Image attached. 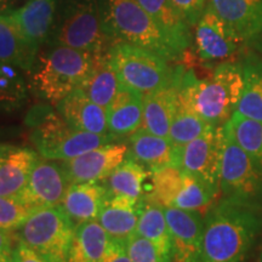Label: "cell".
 Returning <instances> with one entry per match:
<instances>
[{
    "label": "cell",
    "mask_w": 262,
    "mask_h": 262,
    "mask_svg": "<svg viewBox=\"0 0 262 262\" xmlns=\"http://www.w3.org/2000/svg\"><path fill=\"white\" fill-rule=\"evenodd\" d=\"M262 233V211L222 198L204 217L199 262H244Z\"/></svg>",
    "instance_id": "6da1fadb"
},
{
    "label": "cell",
    "mask_w": 262,
    "mask_h": 262,
    "mask_svg": "<svg viewBox=\"0 0 262 262\" xmlns=\"http://www.w3.org/2000/svg\"><path fill=\"white\" fill-rule=\"evenodd\" d=\"M244 86L243 66L222 62L211 77L198 79L193 71L182 70L179 93L203 120L212 127L224 126L237 110Z\"/></svg>",
    "instance_id": "7a4b0ae2"
},
{
    "label": "cell",
    "mask_w": 262,
    "mask_h": 262,
    "mask_svg": "<svg viewBox=\"0 0 262 262\" xmlns=\"http://www.w3.org/2000/svg\"><path fill=\"white\" fill-rule=\"evenodd\" d=\"M100 5L107 32L114 41L145 49L169 62L182 57L181 52L136 0H100Z\"/></svg>",
    "instance_id": "3957f363"
},
{
    "label": "cell",
    "mask_w": 262,
    "mask_h": 262,
    "mask_svg": "<svg viewBox=\"0 0 262 262\" xmlns=\"http://www.w3.org/2000/svg\"><path fill=\"white\" fill-rule=\"evenodd\" d=\"M26 124L32 126L31 141L39 156L50 160H70L112 142V135H98L72 127L49 106L33 107Z\"/></svg>",
    "instance_id": "277c9868"
},
{
    "label": "cell",
    "mask_w": 262,
    "mask_h": 262,
    "mask_svg": "<svg viewBox=\"0 0 262 262\" xmlns=\"http://www.w3.org/2000/svg\"><path fill=\"white\" fill-rule=\"evenodd\" d=\"M96 55L56 45L35 61L32 88L42 100L57 106L77 90L93 67Z\"/></svg>",
    "instance_id": "5b68a950"
},
{
    "label": "cell",
    "mask_w": 262,
    "mask_h": 262,
    "mask_svg": "<svg viewBox=\"0 0 262 262\" xmlns=\"http://www.w3.org/2000/svg\"><path fill=\"white\" fill-rule=\"evenodd\" d=\"M219 183L224 198L262 211V168L235 142L226 125Z\"/></svg>",
    "instance_id": "8992f818"
},
{
    "label": "cell",
    "mask_w": 262,
    "mask_h": 262,
    "mask_svg": "<svg viewBox=\"0 0 262 262\" xmlns=\"http://www.w3.org/2000/svg\"><path fill=\"white\" fill-rule=\"evenodd\" d=\"M111 63L120 83L142 95L168 86L178 75L179 66L153 52L124 41H116L108 50Z\"/></svg>",
    "instance_id": "52a82bcc"
},
{
    "label": "cell",
    "mask_w": 262,
    "mask_h": 262,
    "mask_svg": "<svg viewBox=\"0 0 262 262\" xmlns=\"http://www.w3.org/2000/svg\"><path fill=\"white\" fill-rule=\"evenodd\" d=\"M54 38L55 45L95 55L106 54L116 42L107 32L100 0L71 2L66 6Z\"/></svg>",
    "instance_id": "ba28073f"
},
{
    "label": "cell",
    "mask_w": 262,
    "mask_h": 262,
    "mask_svg": "<svg viewBox=\"0 0 262 262\" xmlns=\"http://www.w3.org/2000/svg\"><path fill=\"white\" fill-rule=\"evenodd\" d=\"M73 222L60 206L37 209L17 231V238L50 262H67Z\"/></svg>",
    "instance_id": "9c48e42d"
},
{
    "label": "cell",
    "mask_w": 262,
    "mask_h": 262,
    "mask_svg": "<svg viewBox=\"0 0 262 262\" xmlns=\"http://www.w3.org/2000/svg\"><path fill=\"white\" fill-rule=\"evenodd\" d=\"M222 139L224 126L210 127L203 135L182 146L179 153V169L220 189Z\"/></svg>",
    "instance_id": "30bf717a"
},
{
    "label": "cell",
    "mask_w": 262,
    "mask_h": 262,
    "mask_svg": "<svg viewBox=\"0 0 262 262\" xmlns=\"http://www.w3.org/2000/svg\"><path fill=\"white\" fill-rule=\"evenodd\" d=\"M70 181L60 164L39 158L18 201L34 209L60 206Z\"/></svg>",
    "instance_id": "8fae6325"
},
{
    "label": "cell",
    "mask_w": 262,
    "mask_h": 262,
    "mask_svg": "<svg viewBox=\"0 0 262 262\" xmlns=\"http://www.w3.org/2000/svg\"><path fill=\"white\" fill-rule=\"evenodd\" d=\"M171 238V262H199L204 219L199 211L163 206Z\"/></svg>",
    "instance_id": "7c38bea8"
},
{
    "label": "cell",
    "mask_w": 262,
    "mask_h": 262,
    "mask_svg": "<svg viewBox=\"0 0 262 262\" xmlns=\"http://www.w3.org/2000/svg\"><path fill=\"white\" fill-rule=\"evenodd\" d=\"M125 143H106L77 158L61 160L60 165L70 183L103 181L126 158Z\"/></svg>",
    "instance_id": "4fadbf2b"
},
{
    "label": "cell",
    "mask_w": 262,
    "mask_h": 262,
    "mask_svg": "<svg viewBox=\"0 0 262 262\" xmlns=\"http://www.w3.org/2000/svg\"><path fill=\"white\" fill-rule=\"evenodd\" d=\"M194 27L195 50L201 61L209 63L225 61L237 51L241 40L209 4Z\"/></svg>",
    "instance_id": "5bb4252c"
},
{
    "label": "cell",
    "mask_w": 262,
    "mask_h": 262,
    "mask_svg": "<svg viewBox=\"0 0 262 262\" xmlns=\"http://www.w3.org/2000/svg\"><path fill=\"white\" fill-rule=\"evenodd\" d=\"M39 157L28 147L0 143V196L18 198Z\"/></svg>",
    "instance_id": "9a60e30c"
},
{
    "label": "cell",
    "mask_w": 262,
    "mask_h": 262,
    "mask_svg": "<svg viewBox=\"0 0 262 262\" xmlns=\"http://www.w3.org/2000/svg\"><path fill=\"white\" fill-rule=\"evenodd\" d=\"M180 148L175 147L168 137H162L141 127L129 136L127 156L149 172L175 166L179 168Z\"/></svg>",
    "instance_id": "2e32d148"
},
{
    "label": "cell",
    "mask_w": 262,
    "mask_h": 262,
    "mask_svg": "<svg viewBox=\"0 0 262 262\" xmlns=\"http://www.w3.org/2000/svg\"><path fill=\"white\" fill-rule=\"evenodd\" d=\"M208 4L241 41L262 35V0H209Z\"/></svg>",
    "instance_id": "e0dca14e"
},
{
    "label": "cell",
    "mask_w": 262,
    "mask_h": 262,
    "mask_svg": "<svg viewBox=\"0 0 262 262\" xmlns=\"http://www.w3.org/2000/svg\"><path fill=\"white\" fill-rule=\"evenodd\" d=\"M183 67L179 66L178 75L168 86L143 95V125L150 134L169 137L179 100V81Z\"/></svg>",
    "instance_id": "ac0fdd59"
},
{
    "label": "cell",
    "mask_w": 262,
    "mask_h": 262,
    "mask_svg": "<svg viewBox=\"0 0 262 262\" xmlns=\"http://www.w3.org/2000/svg\"><path fill=\"white\" fill-rule=\"evenodd\" d=\"M108 133L116 139L130 136L143 125V95L120 85L107 108Z\"/></svg>",
    "instance_id": "d6986e66"
},
{
    "label": "cell",
    "mask_w": 262,
    "mask_h": 262,
    "mask_svg": "<svg viewBox=\"0 0 262 262\" xmlns=\"http://www.w3.org/2000/svg\"><path fill=\"white\" fill-rule=\"evenodd\" d=\"M56 107L62 118L74 129L111 135L108 133L107 111L91 101L81 90H74Z\"/></svg>",
    "instance_id": "ffe728a7"
},
{
    "label": "cell",
    "mask_w": 262,
    "mask_h": 262,
    "mask_svg": "<svg viewBox=\"0 0 262 262\" xmlns=\"http://www.w3.org/2000/svg\"><path fill=\"white\" fill-rule=\"evenodd\" d=\"M107 198V189L100 181L70 183L61 208L74 226L97 220Z\"/></svg>",
    "instance_id": "44dd1931"
},
{
    "label": "cell",
    "mask_w": 262,
    "mask_h": 262,
    "mask_svg": "<svg viewBox=\"0 0 262 262\" xmlns=\"http://www.w3.org/2000/svg\"><path fill=\"white\" fill-rule=\"evenodd\" d=\"M57 0H28L26 4L10 12L22 35L35 50L47 40L54 21Z\"/></svg>",
    "instance_id": "7402d4cb"
},
{
    "label": "cell",
    "mask_w": 262,
    "mask_h": 262,
    "mask_svg": "<svg viewBox=\"0 0 262 262\" xmlns=\"http://www.w3.org/2000/svg\"><path fill=\"white\" fill-rule=\"evenodd\" d=\"M145 196L139 202L124 196L107 195L97 221L111 238L127 241L135 233Z\"/></svg>",
    "instance_id": "603a6c76"
},
{
    "label": "cell",
    "mask_w": 262,
    "mask_h": 262,
    "mask_svg": "<svg viewBox=\"0 0 262 262\" xmlns=\"http://www.w3.org/2000/svg\"><path fill=\"white\" fill-rule=\"evenodd\" d=\"M183 55L192 45V26L186 21L172 0H136Z\"/></svg>",
    "instance_id": "cb8c5ba5"
},
{
    "label": "cell",
    "mask_w": 262,
    "mask_h": 262,
    "mask_svg": "<svg viewBox=\"0 0 262 262\" xmlns=\"http://www.w3.org/2000/svg\"><path fill=\"white\" fill-rule=\"evenodd\" d=\"M120 85L122 83L111 63L108 52H106L96 55L89 74L78 89L83 91L91 101L107 111L113 98L116 97Z\"/></svg>",
    "instance_id": "d4e9b609"
},
{
    "label": "cell",
    "mask_w": 262,
    "mask_h": 262,
    "mask_svg": "<svg viewBox=\"0 0 262 262\" xmlns=\"http://www.w3.org/2000/svg\"><path fill=\"white\" fill-rule=\"evenodd\" d=\"M150 176L148 170L141 164L126 157L106 179L103 186L107 195L124 196L131 201L139 202L145 194L146 181Z\"/></svg>",
    "instance_id": "484cf974"
},
{
    "label": "cell",
    "mask_w": 262,
    "mask_h": 262,
    "mask_svg": "<svg viewBox=\"0 0 262 262\" xmlns=\"http://www.w3.org/2000/svg\"><path fill=\"white\" fill-rule=\"evenodd\" d=\"M110 241L111 237L97 220L77 225L67 262H100Z\"/></svg>",
    "instance_id": "4316f807"
},
{
    "label": "cell",
    "mask_w": 262,
    "mask_h": 262,
    "mask_svg": "<svg viewBox=\"0 0 262 262\" xmlns=\"http://www.w3.org/2000/svg\"><path fill=\"white\" fill-rule=\"evenodd\" d=\"M37 52L9 14L0 15V62H8L31 72L37 61Z\"/></svg>",
    "instance_id": "83f0119b"
},
{
    "label": "cell",
    "mask_w": 262,
    "mask_h": 262,
    "mask_svg": "<svg viewBox=\"0 0 262 262\" xmlns=\"http://www.w3.org/2000/svg\"><path fill=\"white\" fill-rule=\"evenodd\" d=\"M135 233L149 241L164 260L171 262V238L162 205L145 198Z\"/></svg>",
    "instance_id": "f1b7e54d"
},
{
    "label": "cell",
    "mask_w": 262,
    "mask_h": 262,
    "mask_svg": "<svg viewBox=\"0 0 262 262\" xmlns=\"http://www.w3.org/2000/svg\"><path fill=\"white\" fill-rule=\"evenodd\" d=\"M242 66L244 86L235 111L250 119L262 122V58L249 52Z\"/></svg>",
    "instance_id": "f546056e"
},
{
    "label": "cell",
    "mask_w": 262,
    "mask_h": 262,
    "mask_svg": "<svg viewBox=\"0 0 262 262\" xmlns=\"http://www.w3.org/2000/svg\"><path fill=\"white\" fill-rule=\"evenodd\" d=\"M210 127L212 126L203 120L179 93L178 107H176L168 137L172 145L181 148L182 146L187 145L188 142L203 135Z\"/></svg>",
    "instance_id": "4dcf8cb0"
},
{
    "label": "cell",
    "mask_w": 262,
    "mask_h": 262,
    "mask_svg": "<svg viewBox=\"0 0 262 262\" xmlns=\"http://www.w3.org/2000/svg\"><path fill=\"white\" fill-rule=\"evenodd\" d=\"M17 66L0 62V112L17 111L27 101L28 88Z\"/></svg>",
    "instance_id": "1f68e13d"
},
{
    "label": "cell",
    "mask_w": 262,
    "mask_h": 262,
    "mask_svg": "<svg viewBox=\"0 0 262 262\" xmlns=\"http://www.w3.org/2000/svg\"><path fill=\"white\" fill-rule=\"evenodd\" d=\"M225 125L235 142L262 168V122L235 111Z\"/></svg>",
    "instance_id": "d6a6232c"
},
{
    "label": "cell",
    "mask_w": 262,
    "mask_h": 262,
    "mask_svg": "<svg viewBox=\"0 0 262 262\" xmlns=\"http://www.w3.org/2000/svg\"><path fill=\"white\" fill-rule=\"evenodd\" d=\"M219 192L220 189L212 187L201 179L183 172L182 185L173 198L171 206L182 210L199 211L201 209L211 205Z\"/></svg>",
    "instance_id": "836d02e7"
},
{
    "label": "cell",
    "mask_w": 262,
    "mask_h": 262,
    "mask_svg": "<svg viewBox=\"0 0 262 262\" xmlns=\"http://www.w3.org/2000/svg\"><path fill=\"white\" fill-rule=\"evenodd\" d=\"M150 191L145 198L162 206H171L173 198L182 185V170L169 166L159 171L150 172Z\"/></svg>",
    "instance_id": "e575fe53"
},
{
    "label": "cell",
    "mask_w": 262,
    "mask_h": 262,
    "mask_svg": "<svg viewBox=\"0 0 262 262\" xmlns=\"http://www.w3.org/2000/svg\"><path fill=\"white\" fill-rule=\"evenodd\" d=\"M37 209L32 208L18 199L0 196V229L16 232L28 220Z\"/></svg>",
    "instance_id": "d590c367"
},
{
    "label": "cell",
    "mask_w": 262,
    "mask_h": 262,
    "mask_svg": "<svg viewBox=\"0 0 262 262\" xmlns=\"http://www.w3.org/2000/svg\"><path fill=\"white\" fill-rule=\"evenodd\" d=\"M126 249L133 262H166L155 245L136 233L127 238Z\"/></svg>",
    "instance_id": "8d00e7d4"
},
{
    "label": "cell",
    "mask_w": 262,
    "mask_h": 262,
    "mask_svg": "<svg viewBox=\"0 0 262 262\" xmlns=\"http://www.w3.org/2000/svg\"><path fill=\"white\" fill-rule=\"evenodd\" d=\"M189 25L195 26L208 5V0H172Z\"/></svg>",
    "instance_id": "74e56055"
},
{
    "label": "cell",
    "mask_w": 262,
    "mask_h": 262,
    "mask_svg": "<svg viewBox=\"0 0 262 262\" xmlns=\"http://www.w3.org/2000/svg\"><path fill=\"white\" fill-rule=\"evenodd\" d=\"M100 262H133L126 249V241L111 238L106 253Z\"/></svg>",
    "instance_id": "f35d334b"
},
{
    "label": "cell",
    "mask_w": 262,
    "mask_h": 262,
    "mask_svg": "<svg viewBox=\"0 0 262 262\" xmlns=\"http://www.w3.org/2000/svg\"><path fill=\"white\" fill-rule=\"evenodd\" d=\"M11 262H50L40 254L29 248L27 244L17 239V243L14 249Z\"/></svg>",
    "instance_id": "ab89813d"
},
{
    "label": "cell",
    "mask_w": 262,
    "mask_h": 262,
    "mask_svg": "<svg viewBox=\"0 0 262 262\" xmlns=\"http://www.w3.org/2000/svg\"><path fill=\"white\" fill-rule=\"evenodd\" d=\"M17 239L15 232L0 229V262H11Z\"/></svg>",
    "instance_id": "60d3db41"
},
{
    "label": "cell",
    "mask_w": 262,
    "mask_h": 262,
    "mask_svg": "<svg viewBox=\"0 0 262 262\" xmlns=\"http://www.w3.org/2000/svg\"><path fill=\"white\" fill-rule=\"evenodd\" d=\"M14 0H0V15L5 11V10L9 9V6L11 5V3Z\"/></svg>",
    "instance_id": "b9f144b4"
},
{
    "label": "cell",
    "mask_w": 262,
    "mask_h": 262,
    "mask_svg": "<svg viewBox=\"0 0 262 262\" xmlns=\"http://www.w3.org/2000/svg\"><path fill=\"white\" fill-rule=\"evenodd\" d=\"M260 262H262V253H261V257H260Z\"/></svg>",
    "instance_id": "7bdbcfd3"
}]
</instances>
